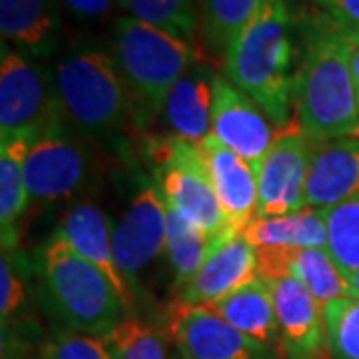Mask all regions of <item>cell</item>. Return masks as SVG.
I'll use <instances>...</instances> for the list:
<instances>
[{
	"instance_id": "ffe728a7",
	"label": "cell",
	"mask_w": 359,
	"mask_h": 359,
	"mask_svg": "<svg viewBox=\"0 0 359 359\" xmlns=\"http://www.w3.org/2000/svg\"><path fill=\"white\" fill-rule=\"evenodd\" d=\"M214 76L204 66H196L180 78L170 90L164 114L178 138L200 144L212 134V90Z\"/></svg>"
},
{
	"instance_id": "44dd1931",
	"label": "cell",
	"mask_w": 359,
	"mask_h": 359,
	"mask_svg": "<svg viewBox=\"0 0 359 359\" xmlns=\"http://www.w3.org/2000/svg\"><path fill=\"white\" fill-rule=\"evenodd\" d=\"M0 32L20 50L46 56L58 34L54 0H0Z\"/></svg>"
},
{
	"instance_id": "603a6c76",
	"label": "cell",
	"mask_w": 359,
	"mask_h": 359,
	"mask_svg": "<svg viewBox=\"0 0 359 359\" xmlns=\"http://www.w3.org/2000/svg\"><path fill=\"white\" fill-rule=\"evenodd\" d=\"M245 240L254 248H325L327 226L321 210L306 205L287 216L254 218L244 228Z\"/></svg>"
},
{
	"instance_id": "d6986e66",
	"label": "cell",
	"mask_w": 359,
	"mask_h": 359,
	"mask_svg": "<svg viewBox=\"0 0 359 359\" xmlns=\"http://www.w3.org/2000/svg\"><path fill=\"white\" fill-rule=\"evenodd\" d=\"M212 308L222 320H226L233 330L248 335L266 347H282L280 325L273 309V299L266 280L259 276L240 285L228 295L214 302Z\"/></svg>"
},
{
	"instance_id": "836d02e7",
	"label": "cell",
	"mask_w": 359,
	"mask_h": 359,
	"mask_svg": "<svg viewBox=\"0 0 359 359\" xmlns=\"http://www.w3.org/2000/svg\"><path fill=\"white\" fill-rule=\"evenodd\" d=\"M351 46V72H353V84H355V94L359 102V44H349Z\"/></svg>"
},
{
	"instance_id": "8fae6325",
	"label": "cell",
	"mask_w": 359,
	"mask_h": 359,
	"mask_svg": "<svg viewBox=\"0 0 359 359\" xmlns=\"http://www.w3.org/2000/svg\"><path fill=\"white\" fill-rule=\"evenodd\" d=\"M212 134L252 166L264 158L276 138L273 124L248 94L226 76H214Z\"/></svg>"
},
{
	"instance_id": "484cf974",
	"label": "cell",
	"mask_w": 359,
	"mask_h": 359,
	"mask_svg": "<svg viewBox=\"0 0 359 359\" xmlns=\"http://www.w3.org/2000/svg\"><path fill=\"white\" fill-rule=\"evenodd\" d=\"M104 341L112 359H168L166 335L134 318L120 321Z\"/></svg>"
},
{
	"instance_id": "ba28073f",
	"label": "cell",
	"mask_w": 359,
	"mask_h": 359,
	"mask_svg": "<svg viewBox=\"0 0 359 359\" xmlns=\"http://www.w3.org/2000/svg\"><path fill=\"white\" fill-rule=\"evenodd\" d=\"M60 114L46 74L22 52L2 42L0 60V138L40 132Z\"/></svg>"
},
{
	"instance_id": "7402d4cb",
	"label": "cell",
	"mask_w": 359,
	"mask_h": 359,
	"mask_svg": "<svg viewBox=\"0 0 359 359\" xmlns=\"http://www.w3.org/2000/svg\"><path fill=\"white\" fill-rule=\"evenodd\" d=\"M39 134L20 132L0 138V230L4 250L13 248L16 242V224L30 200L25 180V160Z\"/></svg>"
},
{
	"instance_id": "cb8c5ba5",
	"label": "cell",
	"mask_w": 359,
	"mask_h": 359,
	"mask_svg": "<svg viewBox=\"0 0 359 359\" xmlns=\"http://www.w3.org/2000/svg\"><path fill=\"white\" fill-rule=\"evenodd\" d=\"M214 240L216 238H210L205 231L198 230L168 205L166 252L170 264L176 271V285L180 290L202 268L204 259L214 245Z\"/></svg>"
},
{
	"instance_id": "d6a6232c",
	"label": "cell",
	"mask_w": 359,
	"mask_h": 359,
	"mask_svg": "<svg viewBox=\"0 0 359 359\" xmlns=\"http://www.w3.org/2000/svg\"><path fill=\"white\" fill-rule=\"evenodd\" d=\"M70 13L78 18H102L112 13L120 0H60Z\"/></svg>"
},
{
	"instance_id": "9c48e42d",
	"label": "cell",
	"mask_w": 359,
	"mask_h": 359,
	"mask_svg": "<svg viewBox=\"0 0 359 359\" xmlns=\"http://www.w3.org/2000/svg\"><path fill=\"white\" fill-rule=\"evenodd\" d=\"M170 335L182 359H271V349L233 330L208 306L174 304Z\"/></svg>"
},
{
	"instance_id": "f546056e",
	"label": "cell",
	"mask_w": 359,
	"mask_h": 359,
	"mask_svg": "<svg viewBox=\"0 0 359 359\" xmlns=\"http://www.w3.org/2000/svg\"><path fill=\"white\" fill-rule=\"evenodd\" d=\"M39 359H112L104 337L56 330L42 344Z\"/></svg>"
},
{
	"instance_id": "f1b7e54d",
	"label": "cell",
	"mask_w": 359,
	"mask_h": 359,
	"mask_svg": "<svg viewBox=\"0 0 359 359\" xmlns=\"http://www.w3.org/2000/svg\"><path fill=\"white\" fill-rule=\"evenodd\" d=\"M262 2L264 0H204L205 39L214 48L226 50Z\"/></svg>"
},
{
	"instance_id": "e0dca14e",
	"label": "cell",
	"mask_w": 359,
	"mask_h": 359,
	"mask_svg": "<svg viewBox=\"0 0 359 359\" xmlns=\"http://www.w3.org/2000/svg\"><path fill=\"white\" fill-rule=\"evenodd\" d=\"M198 146L228 224L244 231L245 226L256 218V170L242 156L224 146L214 134Z\"/></svg>"
},
{
	"instance_id": "d590c367",
	"label": "cell",
	"mask_w": 359,
	"mask_h": 359,
	"mask_svg": "<svg viewBox=\"0 0 359 359\" xmlns=\"http://www.w3.org/2000/svg\"><path fill=\"white\" fill-rule=\"evenodd\" d=\"M285 359H318V358H302V355H285Z\"/></svg>"
},
{
	"instance_id": "83f0119b",
	"label": "cell",
	"mask_w": 359,
	"mask_h": 359,
	"mask_svg": "<svg viewBox=\"0 0 359 359\" xmlns=\"http://www.w3.org/2000/svg\"><path fill=\"white\" fill-rule=\"evenodd\" d=\"M325 346L334 359H359V299L339 297L323 308Z\"/></svg>"
},
{
	"instance_id": "4fadbf2b",
	"label": "cell",
	"mask_w": 359,
	"mask_h": 359,
	"mask_svg": "<svg viewBox=\"0 0 359 359\" xmlns=\"http://www.w3.org/2000/svg\"><path fill=\"white\" fill-rule=\"evenodd\" d=\"M25 180L30 200H62L84 180V156L60 130L56 118L40 130L25 160Z\"/></svg>"
},
{
	"instance_id": "d4e9b609",
	"label": "cell",
	"mask_w": 359,
	"mask_h": 359,
	"mask_svg": "<svg viewBox=\"0 0 359 359\" xmlns=\"http://www.w3.org/2000/svg\"><path fill=\"white\" fill-rule=\"evenodd\" d=\"M327 226V252L339 269L359 271V194L346 202L321 210Z\"/></svg>"
},
{
	"instance_id": "ac0fdd59",
	"label": "cell",
	"mask_w": 359,
	"mask_h": 359,
	"mask_svg": "<svg viewBox=\"0 0 359 359\" xmlns=\"http://www.w3.org/2000/svg\"><path fill=\"white\" fill-rule=\"evenodd\" d=\"M56 231L102 271L116 287L124 309L132 311L134 309L132 290H130L124 273L120 271L118 264H116L114 248H112L114 228H112L110 218L104 214L102 210L94 204L76 205L62 216L60 226Z\"/></svg>"
},
{
	"instance_id": "4316f807",
	"label": "cell",
	"mask_w": 359,
	"mask_h": 359,
	"mask_svg": "<svg viewBox=\"0 0 359 359\" xmlns=\"http://www.w3.org/2000/svg\"><path fill=\"white\" fill-rule=\"evenodd\" d=\"M134 18L162 28L180 39H192L198 25L196 0H120Z\"/></svg>"
},
{
	"instance_id": "8992f818",
	"label": "cell",
	"mask_w": 359,
	"mask_h": 359,
	"mask_svg": "<svg viewBox=\"0 0 359 359\" xmlns=\"http://www.w3.org/2000/svg\"><path fill=\"white\" fill-rule=\"evenodd\" d=\"M152 154L160 170V192L174 212L210 238L233 228L219 205L198 144L174 136L158 142Z\"/></svg>"
},
{
	"instance_id": "1f68e13d",
	"label": "cell",
	"mask_w": 359,
	"mask_h": 359,
	"mask_svg": "<svg viewBox=\"0 0 359 359\" xmlns=\"http://www.w3.org/2000/svg\"><path fill=\"white\" fill-rule=\"evenodd\" d=\"M26 292L22 282L18 280L16 271L8 262V256L4 254L0 259V316H2V327H6L8 318L20 309L25 304Z\"/></svg>"
},
{
	"instance_id": "7c38bea8",
	"label": "cell",
	"mask_w": 359,
	"mask_h": 359,
	"mask_svg": "<svg viewBox=\"0 0 359 359\" xmlns=\"http://www.w3.org/2000/svg\"><path fill=\"white\" fill-rule=\"evenodd\" d=\"M257 278L256 248L244 231L228 228L216 236L202 268L180 290L182 306H212L219 297Z\"/></svg>"
},
{
	"instance_id": "5b68a950",
	"label": "cell",
	"mask_w": 359,
	"mask_h": 359,
	"mask_svg": "<svg viewBox=\"0 0 359 359\" xmlns=\"http://www.w3.org/2000/svg\"><path fill=\"white\" fill-rule=\"evenodd\" d=\"M54 94L60 112L90 132L116 128L128 106L116 60L102 50L66 54L54 72Z\"/></svg>"
},
{
	"instance_id": "52a82bcc",
	"label": "cell",
	"mask_w": 359,
	"mask_h": 359,
	"mask_svg": "<svg viewBox=\"0 0 359 359\" xmlns=\"http://www.w3.org/2000/svg\"><path fill=\"white\" fill-rule=\"evenodd\" d=\"M311 142L294 118L276 132L269 150L257 162L256 218L287 216L308 205V168Z\"/></svg>"
},
{
	"instance_id": "3957f363",
	"label": "cell",
	"mask_w": 359,
	"mask_h": 359,
	"mask_svg": "<svg viewBox=\"0 0 359 359\" xmlns=\"http://www.w3.org/2000/svg\"><path fill=\"white\" fill-rule=\"evenodd\" d=\"M42 276L52 309L68 330L104 337L126 311L112 282L58 231L44 248Z\"/></svg>"
},
{
	"instance_id": "7a4b0ae2",
	"label": "cell",
	"mask_w": 359,
	"mask_h": 359,
	"mask_svg": "<svg viewBox=\"0 0 359 359\" xmlns=\"http://www.w3.org/2000/svg\"><path fill=\"white\" fill-rule=\"evenodd\" d=\"M351 46L323 16L306 39L294 78L295 118L311 142L359 136V102L351 72Z\"/></svg>"
},
{
	"instance_id": "6da1fadb",
	"label": "cell",
	"mask_w": 359,
	"mask_h": 359,
	"mask_svg": "<svg viewBox=\"0 0 359 359\" xmlns=\"http://www.w3.org/2000/svg\"><path fill=\"white\" fill-rule=\"evenodd\" d=\"M292 20L287 0H264L224 50V74L266 112L276 130L294 118Z\"/></svg>"
},
{
	"instance_id": "9a60e30c",
	"label": "cell",
	"mask_w": 359,
	"mask_h": 359,
	"mask_svg": "<svg viewBox=\"0 0 359 359\" xmlns=\"http://www.w3.org/2000/svg\"><path fill=\"white\" fill-rule=\"evenodd\" d=\"M358 194L359 136L311 142L306 192L309 208L327 210Z\"/></svg>"
},
{
	"instance_id": "e575fe53",
	"label": "cell",
	"mask_w": 359,
	"mask_h": 359,
	"mask_svg": "<svg viewBox=\"0 0 359 359\" xmlns=\"http://www.w3.org/2000/svg\"><path fill=\"white\" fill-rule=\"evenodd\" d=\"M347 280H349V294H351V297H358L359 299V271L347 276Z\"/></svg>"
},
{
	"instance_id": "277c9868",
	"label": "cell",
	"mask_w": 359,
	"mask_h": 359,
	"mask_svg": "<svg viewBox=\"0 0 359 359\" xmlns=\"http://www.w3.org/2000/svg\"><path fill=\"white\" fill-rule=\"evenodd\" d=\"M114 60L126 88L154 114L164 108L174 84L190 70L194 52L188 40L124 16L114 25Z\"/></svg>"
},
{
	"instance_id": "4dcf8cb0",
	"label": "cell",
	"mask_w": 359,
	"mask_h": 359,
	"mask_svg": "<svg viewBox=\"0 0 359 359\" xmlns=\"http://www.w3.org/2000/svg\"><path fill=\"white\" fill-rule=\"evenodd\" d=\"M335 32L349 44H359V0H313Z\"/></svg>"
},
{
	"instance_id": "5bb4252c",
	"label": "cell",
	"mask_w": 359,
	"mask_h": 359,
	"mask_svg": "<svg viewBox=\"0 0 359 359\" xmlns=\"http://www.w3.org/2000/svg\"><path fill=\"white\" fill-rule=\"evenodd\" d=\"M257 276L266 282L292 276L304 283L321 308L349 297V280L325 248H256Z\"/></svg>"
},
{
	"instance_id": "30bf717a",
	"label": "cell",
	"mask_w": 359,
	"mask_h": 359,
	"mask_svg": "<svg viewBox=\"0 0 359 359\" xmlns=\"http://www.w3.org/2000/svg\"><path fill=\"white\" fill-rule=\"evenodd\" d=\"M166 200L160 190L148 184L134 196L112 233L116 264L132 292L138 273L166 250Z\"/></svg>"
},
{
	"instance_id": "2e32d148",
	"label": "cell",
	"mask_w": 359,
	"mask_h": 359,
	"mask_svg": "<svg viewBox=\"0 0 359 359\" xmlns=\"http://www.w3.org/2000/svg\"><path fill=\"white\" fill-rule=\"evenodd\" d=\"M285 355L316 358L325 344L323 308L308 287L292 276L268 282Z\"/></svg>"
}]
</instances>
